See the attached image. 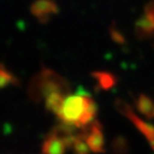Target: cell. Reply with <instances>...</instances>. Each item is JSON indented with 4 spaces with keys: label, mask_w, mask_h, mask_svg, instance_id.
I'll list each match as a JSON object with an SVG mask.
<instances>
[{
    "label": "cell",
    "mask_w": 154,
    "mask_h": 154,
    "mask_svg": "<svg viewBox=\"0 0 154 154\" xmlns=\"http://www.w3.org/2000/svg\"><path fill=\"white\" fill-rule=\"evenodd\" d=\"M53 93L67 96L71 94L70 82L53 69L43 65L29 82L27 94L30 101L38 104Z\"/></svg>",
    "instance_id": "1"
},
{
    "label": "cell",
    "mask_w": 154,
    "mask_h": 154,
    "mask_svg": "<svg viewBox=\"0 0 154 154\" xmlns=\"http://www.w3.org/2000/svg\"><path fill=\"white\" fill-rule=\"evenodd\" d=\"M96 111V104L89 94H69L57 118L85 130L95 119Z\"/></svg>",
    "instance_id": "2"
},
{
    "label": "cell",
    "mask_w": 154,
    "mask_h": 154,
    "mask_svg": "<svg viewBox=\"0 0 154 154\" xmlns=\"http://www.w3.org/2000/svg\"><path fill=\"white\" fill-rule=\"evenodd\" d=\"M115 107L121 115L126 117V118H128V120L136 126V128L143 135L144 137L147 138V140L149 141L151 147L154 146V125L144 122V121H142L139 117H137V116L135 115L132 107H131L126 102L123 101V100L116 99Z\"/></svg>",
    "instance_id": "3"
},
{
    "label": "cell",
    "mask_w": 154,
    "mask_h": 154,
    "mask_svg": "<svg viewBox=\"0 0 154 154\" xmlns=\"http://www.w3.org/2000/svg\"><path fill=\"white\" fill-rule=\"evenodd\" d=\"M135 35L140 41L154 36V0L144 5L143 12L135 24Z\"/></svg>",
    "instance_id": "4"
},
{
    "label": "cell",
    "mask_w": 154,
    "mask_h": 154,
    "mask_svg": "<svg viewBox=\"0 0 154 154\" xmlns=\"http://www.w3.org/2000/svg\"><path fill=\"white\" fill-rule=\"evenodd\" d=\"M82 137L85 138L87 144L89 146L90 150L93 153L102 154L105 153V146H104V135L103 128L99 121L94 119L82 133Z\"/></svg>",
    "instance_id": "5"
},
{
    "label": "cell",
    "mask_w": 154,
    "mask_h": 154,
    "mask_svg": "<svg viewBox=\"0 0 154 154\" xmlns=\"http://www.w3.org/2000/svg\"><path fill=\"white\" fill-rule=\"evenodd\" d=\"M58 12L59 7L55 0H34L30 5V13L41 24H47Z\"/></svg>",
    "instance_id": "6"
},
{
    "label": "cell",
    "mask_w": 154,
    "mask_h": 154,
    "mask_svg": "<svg viewBox=\"0 0 154 154\" xmlns=\"http://www.w3.org/2000/svg\"><path fill=\"white\" fill-rule=\"evenodd\" d=\"M66 149L64 139L51 128L42 142L41 154H65Z\"/></svg>",
    "instance_id": "7"
},
{
    "label": "cell",
    "mask_w": 154,
    "mask_h": 154,
    "mask_svg": "<svg viewBox=\"0 0 154 154\" xmlns=\"http://www.w3.org/2000/svg\"><path fill=\"white\" fill-rule=\"evenodd\" d=\"M91 76L96 82V88L100 90H109L118 82L117 77L112 73L105 71H94L91 73Z\"/></svg>",
    "instance_id": "8"
},
{
    "label": "cell",
    "mask_w": 154,
    "mask_h": 154,
    "mask_svg": "<svg viewBox=\"0 0 154 154\" xmlns=\"http://www.w3.org/2000/svg\"><path fill=\"white\" fill-rule=\"evenodd\" d=\"M136 107L138 111L148 120L154 118V103L148 95L143 93L139 94L138 99L136 100Z\"/></svg>",
    "instance_id": "9"
},
{
    "label": "cell",
    "mask_w": 154,
    "mask_h": 154,
    "mask_svg": "<svg viewBox=\"0 0 154 154\" xmlns=\"http://www.w3.org/2000/svg\"><path fill=\"white\" fill-rule=\"evenodd\" d=\"M66 97L65 95L61 93H53L49 96H47L45 100H44V103H45V109L47 111H51V112L55 113L56 116L60 112L61 107L63 105V102L64 99Z\"/></svg>",
    "instance_id": "10"
},
{
    "label": "cell",
    "mask_w": 154,
    "mask_h": 154,
    "mask_svg": "<svg viewBox=\"0 0 154 154\" xmlns=\"http://www.w3.org/2000/svg\"><path fill=\"white\" fill-rule=\"evenodd\" d=\"M19 80L14 74L7 70V67L5 66L3 63H1L0 66V87L1 88H5L9 86H19Z\"/></svg>",
    "instance_id": "11"
},
{
    "label": "cell",
    "mask_w": 154,
    "mask_h": 154,
    "mask_svg": "<svg viewBox=\"0 0 154 154\" xmlns=\"http://www.w3.org/2000/svg\"><path fill=\"white\" fill-rule=\"evenodd\" d=\"M111 150L113 154H128V142L122 136L116 137L111 144Z\"/></svg>",
    "instance_id": "12"
},
{
    "label": "cell",
    "mask_w": 154,
    "mask_h": 154,
    "mask_svg": "<svg viewBox=\"0 0 154 154\" xmlns=\"http://www.w3.org/2000/svg\"><path fill=\"white\" fill-rule=\"evenodd\" d=\"M109 34H110V38L115 43L119 44V45H124L126 43L125 41V38L122 33L120 32L117 26L115 25V23H112V25L109 26Z\"/></svg>",
    "instance_id": "13"
},
{
    "label": "cell",
    "mask_w": 154,
    "mask_h": 154,
    "mask_svg": "<svg viewBox=\"0 0 154 154\" xmlns=\"http://www.w3.org/2000/svg\"><path fill=\"white\" fill-rule=\"evenodd\" d=\"M153 47H154V44H153Z\"/></svg>",
    "instance_id": "14"
}]
</instances>
